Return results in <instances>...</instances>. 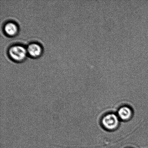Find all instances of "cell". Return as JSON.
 Returning <instances> with one entry per match:
<instances>
[{
  "label": "cell",
  "mask_w": 148,
  "mask_h": 148,
  "mask_svg": "<svg viewBox=\"0 0 148 148\" xmlns=\"http://www.w3.org/2000/svg\"><path fill=\"white\" fill-rule=\"evenodd\" d=\"M119 118L114 114H109L104 116L101 123L104 128L109 130H114L118 127L119 124Z\"/></svg>",
  "instance_id": "1"
},
{
  "label": "cell",
  "mask_w": 148,
  "mask_h": 148,
  "mask_svg": "<svg viewBox=\"0 0 148 148\" xmlns=\"http://www.w3.org/2000/svg\"><path fill=\"white\" fill-rule=\"evenodd\" d=\"M9 54L12 59L17 61H21L25 58L27 53V49L20 45L11 46L8 51Z\"/></svg>",
  "instance_id": "2"
},
{
  "label": "cell",
  "mask_w": 148,
  "mask_h": 148,
  "mask_svg": "<svg viewBox=\"0 0 148 148\" xmlns=\"http://www.w3.org/2000/svg\"><path fill=\"white\" fill-rule=\"evenodd\" d=\"M133 115V112L131 108L127 106H123L118 110L119 118L123 121H127L131 119Z\"/></svg>",
  "instance_id": "3"
},
{
  "label": "cell",
  "mask_w": 148,
  "mask_h": 148,
  "mask_svg": "<svg viewBox=\"0 0 148 148\" xmlns=\"http://www.w3.org/2000/svg\"><path fill=\"white\" fill-rule=\"evenodd\" d=\"M27 53L33 57L40 56L42 53V48L40 45L37 43H32L27 46Z\"/></svg>",
  "instance_id": "4"
},
{
  "label": "cell",
  "mask_w": 148,
  "mask_h": 148,
  "mask_svg": "<svg viewBox=\"0 0 148 148\" xmlns=\"http://www.w3.org/2000/svg\"><path fill=\"white\" fill-rule=\"evenodd\" d=\"M18 27L17 25L12 22H9L5 24L4 30L6 34L10 36H14L18 31Z\"/></svg>",
  "instance_id": "5"
}]
</instances>
